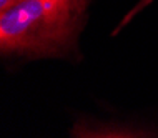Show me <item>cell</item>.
Listing matches in <instances>:
<instances>
[{
	"label": "cell",
	"mask_w": 158,
	"mask_h": 138,
	"mask_svg": "<svg viewBox=\"0 0 158 138\" xmlns=\"http://www.w3.org/2000/svg\"><path fill=\"white\" fill-rule=\"evenodd\" d=\"M78 12L70 0H20L0 12L3 53L52 55L68 44Z\"/></svg>",
	"instance_id": "obj_1"
},
{
	"label": "cell",
	"mask_w": 158,
	"mask_h": 138,
	"mask_svg": "<svg viewBox=\"0 0 158 138\" xmlns=\"http://www.w3.org/2000/svg\"><path fill=\"white\" fill-rule=\"evenodd\" d=\"M150 2H152V0H140V3H138V5H136V7L133 8V10H131V12H130V14H128V15L125 17V20H123V22L120 23V27H123V25H125L127 22H130V19H133V17H135L136 14H138V12H140V10H143V8H145V7H147V5H148V3H150Z\"/></svg>",
	"instance_id": "obj_2"
},
{
	"label": "cell",
	"mask_w": 158,
	"mask_h": 138,
	"mask_svg": "<svg viewBox=\"0 0 158 138\" xmlns=\"http://www.w3.org/2000/svg\"><path fill=\"white\" fill-rule=\"evenodd\" d=\"M20 0H0V12L7 10V8H10L12 5H15V3H19Z\"/></svg>",
	"instance_id": "obj_3"
},
{
	"label": "cell",
	"mask_w": 158,
	"mask_h": 138,
	"mask_svg": "<svg viewBox=\"0 0 158 138\" xmlns=\"http://www.w3.org/2000/svg\"><path fill=\"white\" fill-rule=\"evenodd\" d=\"M70 3L75 7V10L80 14V12L85 8V5H87V0H70Z\"/></svg>",
	"instance_id": "obj_4"
}]
</instances>
